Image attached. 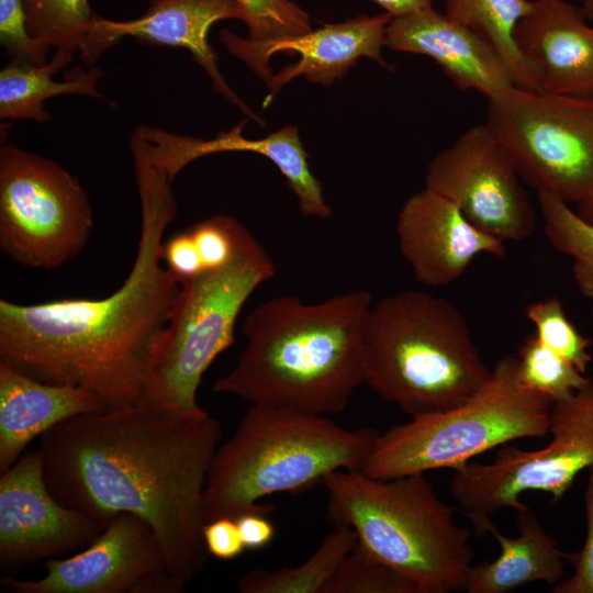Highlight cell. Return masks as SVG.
<instances>
[{
  "instance_id": "b9f144b4",
  "label": "cell",
  "mask_w": 593,
  "mask_h": 593,
  "mask_svg": "<svg viewBox=\"0 0 593 593\" xmlns=\"http://www.w3.org/2000/svg\"><path fill=\"white\" fill-rule=\"evenodd\" d=\"M591 316H592V323H593V306H592V314H591Z\"/></svg>"
},
{
  "instance_id": "60d3db41",
  "label": "cell",
  "mask_w": 593,
  "mask_h": 593,
  "mask_svg": "<svg viewBox=\"0 0 593 593\" xmlns=\"http://www.w3.org/2000/svg\"><path fill=\"white\" fill-rule=\"evenodd\" d=\"M581 1L583 3V5H582L583 8L593 4V0H581Z\"/></svg>"
},
{
  "instance_id": "2e32d148",
  "label": "cell",
  "mask_w": 593,
  "mask_h": 593,
  "mask_svg": "<svg viewBox=\"0 0 593 593\" xmlns=\"http://www.w3.org/2000/svg\"><path fill=\"white\" fill-rule=\"evenodd\" d=\"M246 120L212 139L179 135L160 128L138 126L131 142L138 145L149 160L170 180L190 163L203 156L224 152H250L273 163L298 199L305 216L327 219L332 209L325 202L322 183L312 174L307 153L299 128L288 125L265 138L249 139L243 135Z\"/></svg>"
},
{
  "instance_id": "836d02e7",
  "label": "cell",
  "mask_w": 593,
  "mask_h": 593,
  "mask_svg": "<svg viewBox=\"0 0 593 593\" xmlns=\"http://www.w3.org/2000/svg\"><path fill=\"white\" fill-rule=\"evenodd\" d=\"M586 536L583 548L568 555L573 574L553 586V593H593V465L589 468L585 490Z\"/></svg>"
},
{
  "instance_id": "9c48e42d",
  "label": "cell",
  "mask_w": 593,
  "mask_h": 593,
  "mask_svg": "<svg viewBox=\"0 0 593 593\" xmlns=\"http://www.w3.org/2000/svg\"><path fill=\"white\" fill-rule=\"evenodd\" d=\"M485 125L522 180L568 203L593 188V98L512 87L488 99Z\"/></svg>"
},
{
  "instance_id": "7c38bea8",
  "label": "cell",
  "mask_w": 593,
  "mask_h": 593,
  "mask_svg": "<svg viewBox=\"0 0 593 593\" xmlns=\"http://www.w3.org/2000/svg\"><path fill=\"white\" fill-rule=\"evenodd\" d=\"M521 179L511 155L484 123L469 127L432 159L425 188L451 201L482 232L504 243L521 242L536 227Z\"/></svg>"
},
{
  "instance_id": "1f68e13d",
  "label": "cell",
  "mask_w": 593,
  "mask_h": 593,
  "mask_svg": "<svg viewBox=\"0 0 593 593\" xmlns=\"http://www.w3.org/2000/svg\"><path fill=\"white\" fill-rule=\"evenodd\" d=\"M204 272L230 266L261 245L237 220L214 215L188 228Z\"/></svg>"
},
{
  "instance_id": "52a82bcc",
  "label": "cell",
  "mask_w": 593,
  "mask_h": 593,
  "mask_svg": "<svg viewBox=\"0 0 593 593\" xmlns=\"http://www.w3.org/2000/svg\"><path fill=\"white\" fill-rule=\"evenodd\" d=\"M552 404L521 382L516 356H506L497 360L489 381L463 403L411 417L379 434L360 471L376 479H392L457 469L511 440L547 435Z\"/></svg>"
},
{
  "instance_id": "8fae6325",
  "label": "cell",
  "mask_w": 593,
  "mask_h": 593,
  "mask_svg": "<svg viewBox=\"0 0 593 593\" xmlns=\"http://www.w3.org/2000/svg\"><path fill=\"white\" fill-rule=\"evenodd\" d=\"M549 433L551 441L542 449L503 446L491 463L468 461L454 469L450 492L475 535L488 534L490 516L500 508H527L523 492L541 491L559 501L593 465V382L552 404Z\"/></svg>"
},
{
  "instance_id": "e0dca14e",
  "label": "cell",
  "mask_w": 593,
  "mask_h": 593,
  "mask_svg": "<svg viewBox=\"0 0 593 593\" xmlns=\"http://www.w3.org/2000/svg\"><path fill=\"white\" fill-rule=\"evenodd\" d=\"M402 256L416 280L441 287L459 279L480 254L505 255V243L470 223L447 198L425 188L410 197L398 216Z\"/></svg>"
},
{
  "instance_id": "cb8c5ba5",
  "label": "cell",
  "mask_w": 593,
  "mask_h": 593,
  "mask_svg": "<svg viewBox=\"0 0 593 593\" xmlns=\"http://www.w3.org/2000/svg\"><path fill=\"white\" fill-rule=\"evenodd\" d=\"M532 9L533 0H446L445 14L494 49L515 87L539 90L536 74L515 42L517 24Z\"/></svg>"
},
{
  "instance_id": "f35d334b",
  "label": "cell",
  "mask_w": 593,
  "mask_h": 593,
  "mask_svg": "<svg viewBox=\"0 0 593 593\" xmlns=\"http://www.w3.org/2000/svg\"><path fill=\"white\" fill-rule=\"evenodd\" d=\"M575 211L581 217L593 224V188L582 201L577 203Z\"/></svg>"
},
{
  "instance_id": "d6a6232c",
  "label": "cell",
  "mask_w": 593,
  "mask_h": 593,
  "mask_svg": "<svg viewBox=\"0 0 593 593\" xmlns=\"http://www.w3.org/2000/svg\"><path fill=\"white\" fill-rule=\"evenodd\" d=\"M0 43L12 59L38 65L47 63L48 48L27 32L22 0H0Z\"/></svg>"
},
{
  "instance_id": "7402d4cb",
  "label": "cell",
  "mask_w": 593,
  "mask_h": 593,
  "mask_svg": "<svg viewBox=\"0 0 593 593\" xmlns=\"http://www.w3.org/2000/svg\"><path fill=\"white\" fill-rule=\"evenodd\" d=\"M516 513V538L506 537L493 523L489 525L486 532L497 540L501 552L491 562L471 566L466 592L505 593L535 581L555 586L562 580L569 553L558 547L529 507Z\"/></svg>"
},
{
  "instance_id": "8d00e7d4",
  "label": "cell",
  "mask_w": 593,
  "mask_h": 593,
  "mask_svg": "<svg viewBox=\"0 0 593 593\" xmlns=\"http://www.w3.org/2000/svg\"><path fill=\"white\" fill-rule=\"evenodd\" d=\"M266 512L250 511L236 517L246 549H260L272 541L276 527Z\"/></svg>"
},
{
  "instance_id": "44dd1931",
  "label": "cell",
  "mask_w": 593,
  "mask_h": 593,
  "mask_svg": "<svg viewBox=\"0 0 593 593\" xmlns=\"http://www.w3.org/2000/svg\"><path fill=\"white\" fill-rule=\"evenodd\" d=\"M391 20L387 12L373 16L360 15L345 22L325 24L269 47L265 54L268 65L271 56L280 52L290 56L298 54L299 60L272 75L267 82L269 92L264 108L269 105L282 86L299 76L313 83L329 86L343 78L361 57H369L380 66L392 69L381 55Z\"/></svg>"
},
{
  "instance_id": "5bb4252c",
  "label": "cell",
  "mask_w": 593,
  "mask_h": 593,
  "mask_svg": "<svg viewBox=\"0 0 593 593\" xmlns=\"http://www.w3.org/2000/svg\"><path fill=\"white\" fill-rule=\"evenodd\" d=\"M108 524L56 500L40 449L26 450L0 477V566L4 575L89 546Z\"/></svg>"
},
{
  "instance_id": "ffe728a7",
  "label": "cell",
  "mask_w": 593,
  "mask_h": 593,
  "mask_svg": "<svg viewBox=\"0 0 593 593\" xmlns=\"http://www.w3.org/2000/svg\"><path fill=\"white\" fill-rule=\"evenodd\" d=\"M105 410L90 390L37 380L0 359V471L37 436L69 418Z\"/></svg>"
},
{
  "instance_id": "4fadbf2b",
  "label": "cell",
  "mask_w": 593,
  "mask_h": 593,
  "mask_svg": "<svg viewBox=\"0 0 593 593\" xmlns=\"http://www.w3.org/2000/svg\"><path fill=\"white\" fill-rule=\"evenodd\" d=\"M37 580L1 578L14 593H182L158 537L143 518L121 513L86 548L45 562Z\"/></svg>"
},
{
  "instance_id": "603a6c76",
  "label": "cell",
  "mask_w": 593,
  "mask_h": 593,
  "mask_svg": "<svg viewBox=\"0 0 593 593\" xmlns=\"http://www.w3.org/2000/svg\"><path fill=\"white\" fill-rule=\"evenodd\" d=\"M72 56L71 53L56 51L43 65L11 59L0 71V119L45 123L51 120L43 107L48 98L82 94L103 99L97 90V82L104 75L100 67H90L89 70L74 68L63 81L53 79V75L67 66Z\"/></svg>"
},
{
  "instance_id": "4dcf8cb0",
  "label": "cell",
  "mask_w": 593,
  "mask_h": 593,
  "mask_svg": "<svg viewBox=\"0 0 593 593\" xmlns=\"http://www.w3.org/2000/svg\"><path fill=\"white\" fill-rule=\"evenodd\" d=\"M526 318L535 326L538 340L569 360L581 372L592 361L591 339L584 337L568 318L561 301L549 296L530 303L525 309Z\"/></svg>"
},
{
  "instance_id": "9a60e30c",
  "label": "cell",
  "mask_w": 593,
  "mask_h": 593,
  "mask_svg": "<svg viewBox=\"0 0 593 593\" xmlns=\"http://www.w3.org/2000/svg\"><path fill=\"white\" fill-rule=\"evenodd\" d=\"M227 19L245 21L236 0H152L145 14L134 20L112 21L99 16L79 52L87 65H93L103 52L126 36L146 44L186 48L210 76L216 92L248 118L264 124L227 85L219 70L217 55L209 43L211 26Z\"/></svg>"
},
{
  "instance_id": "f1b7e54d",
  "label": "cell",
  "mask_w": 593,
  "mask_h": 593,
  "mask_svg": "<svg viewBox=\"0 0 593 593\" xmlns=\"http://www.w3.org/2000/svg\"><path fill=\"white\" fill-rule=\"evenodd\" d=\"M516 368L524 385L552 403L567 400L592 383L569 360L542 345L535 334L519 346Z\"/></svg>"
},
{
  "instance_id": "3957f363",
  "label": "cell",
  "mask_w": 593,
  "mask_h": 593,
  "mask_svg": "<svg viewBox=\"0 0 593 593\" xmlns=\"http://www.w3.org/2000/svg\"><path fill=\"white\" fill-rule=\"evenodd\" d=\"M371 306V293L365 289L316 304L295 295L259 304L243 324L244 351L213 391L305 414L342 412L365 382Z\"/></svg>"
},
{
  "instance_id": "7a4b0ae2",
  "label": "cell",
  "mask_w": 593,
  "mask_h": 593,
  "mask_svg": "<svg viewBox=\"0 0 593 593\" xmlns=\"http://www.w3.org/2000/svg\"><path fill=\"white\" fill-rule=\"evenodd\" d=\"M131 150L142 223L123 284L101 299L0 300V359L37 380L86 388L105 410L143 400L152 350L180 291L161 259L163 236L177 213L172 180L143 149Z\"/></svg>"
},
{
  "instance_id": "277c9868",
  "label": "cell",
  "mask_w": 593,
  "mask_h": 593,
  "mask_svg": "<svg viewBox=\"0 0 593 593\" xmlns=\"http://www.w3.org/2000/svg\"><path fill=\"white\" fill-rule=\"evenodd\" d=\"M378 436L372 428H344L325 415L251 404L213 456L203 521L270 514L273 506L259 502L268 495L303 491L334 470H360Z\"/></svg>"
},
{
  "instance_id": "4316f807",
  "label": "cell",
  "mask_w": 593,
  "mask_h": 593,
  "mask_svg": "<svg viewBox=\"0 0 593 593\" xmlns=\"http://www.w3.org/2000/svg\"><path fill=\"white\" fill-rule=\"evenodd\" d=\"M536 192L548 240L572 258L575 286L582 295L593 300V224L559 197L544 190Z\"/></svg>"
},
{
  "instance_id": "5b68a950",
  "label": "cell",
  "mask_w": 593,
  "mask_h": 593,
  "mask_svg": "<svg viewBox=\"0 0 593 593\" xmlns=\"http://www.w3.org/2000/svg\"><path fill=\"white\" fill-rule=\"evenodd\" d=\"M459 310L425 291L372 305L365 331V382L417 417L452 409L491 378Z\"/></svg>"
},
{
  "instance_id": "f546056e",
  "label": "cell",
  "mask_w": 593,
  "mask_h": 593,
  "mask_svg": "<svg viewBox=\"0 0 593 593\" xmlns=\"http://www.w3.org/2000/svg\"><path fill=\"white\" fill-rule=\"evenodd\" d=\"M323 593H418V590L357 541L338 564Z\"/></svg>"
},
{
  "instance_id": "d6986e66",
  "label": "cell",
  "mask_w": 593,
  "mask_h": 593,
  "mask_svg": "<svg viewBox=\"0 0 593 593\" xmlns=\"http://www.w3.org/2000/svg\"><path fill=\"white\" fill-rule=\"evenodd\" d=\"M384 46L433 58L458 89L474 90L488 99L515 86L485 41L434 7L392 18Z\"/></svg>"
},
{
  "instance_id": "ab89813d",
  "label": "cell",
  "mask_w": 593,
  "mask_h": 593,
  "mask_svg": "<svg viewBox=\"0 0 593 593\" xmlns=\"http://www.w3.org/2000/svg\"><path fill=\"white\" fill-rule=\"evenodd\" d=\"M586 18H590L593 20V4L589 5V7H582Z\"/></svg>"
},
{
  "instance_id": "74e56055",
  "label": "cell",
  "mask_w": 593,
  "mask_h": 593,
  "mask_svg": "<svg viewBox=\"0 0 593 593\" xmlns=\"http://www.w3.org/2000/svg\"><path fill=\"white\" fill-rule=\"evenodd\" d=\"M392 18L404 16L433 7L435 0H372Z\"/></svg>"
},
{
  "instance_id": "30bf717a",
  "label": "cell",
  "mask_w": 593,
  "mask_h": 593,
  "mask_svg": "<svg viewBox=\"0 0 593 593\" xmlns=\"http://www.w3.org/2000/svg\"><path fill=\"white\" fill-rule=\"evenodd\" d=\"M93 228L78 179L58 163L15 145L0 148V247L30 268L51 270L76 257Z\"/></svg>"
},
{
  "instance_id": "8992f818",
  "label": "cell",
  "mask_w": 593,
  "mask_h": 593,
  "mask_svg": "<svg viewBox=\"0 0 593 593\" xmlns=\"http://www.w3.org/2000/svg\"><path fill=\"white\" fill-rule=\"evenodd\" d=\"M327 518L349 527L371 555L409 579L418 593L465 591L474 552L470 529L454 522L424 473L376 479L360 470L326 474Z\"/></svg>"
},
{
  "instance_id": "e575fe53",
  "label": "cell",
  "mask_w": 593,
  "mask_h": 593,
  "mask_svg": "<svg viewBox=\"0 0 593 593\" xmlns=\"http://www.w3.org/2000/svg\"><path fill=\"white\" fill-rule=\"evenodd\" d=\"M161 259L166 265L165 268L179 284L204 273L188 228L163 243Z\"/></svg>"
},
{
  "instance_id": "ba28073f",
  "label": "cell",
  "mask_w": 593,
  "mask_h": 593,
  "mask_svg": "<svg viewBox=\"0 0 593 593\" xmlns=\"http://www.w3.org/2000/svg\"><path fill=\"white\" fill-rule=\"evenodd\" d=\"M275 272L260 246L225 268L182 282L168 324L152 350L142 401L181 415L208 414L197 401L202 377L235 343L240 310Z\"/></svg>"
},
{
  "instance_id": "d4e9b609",
  "label": "cell",
  "mask_w": 593,
  "mask_h": 593,
  "mask_svg": "<svg viewBox=\"0 0 593 593\" xmlns=\"http://www.w3.org/2000/svg\"><path fill=\"white\" fill-rule=\"evenodd\" d=\"M236 1L244 11L249 37L243 38L224 29L220 41L267 83L272 71L265 60L266 52L279 42L310 32L311 16L293 0Z\"/></svg>"
},
{
  "instance_id": "d590c367",
  "label": "cell",
  "mask_w": 593,
  "mask_h": 593,
  "mask_svg": "<svg viewBox=\"0 0 593 593\" xmlns=\"http://www.w3.org/2000/svg\"><path fill=\"white\" fill-rule=\"evenodd\" d=\"M202 537L210 556L220 560H232L240 556L246 547L233 517H219L204 523Z\"/></svg>"
},
{
  "instance_id": "6da1fadb",
  "label": "cell",
  "mask_w": 593,
  "mask_h": 593,
  "mask_svg": "<svg viewBox=\"0 0 593 593\" xmlns=\"http://www.w3.org/2000/svg\"><path fill=\"white\" fill-rule=\"evenodd\" d=\"M222 429L145 401L82 414L41 436L44 477L63 505L101 522L146 521L170 574L187 586L205 568L203 492Z\"/></svg>"
},
{
  "instance_id": "484cf974",
  "label": "cell",
  "mask_w": 593,
  "mask_h": 593,
  "mask_svg": "<svg viewBox=\"0 0 593 593\" xmlns=\"http://www.w3.org/2000/svg\"><path fill=\"white\" fill-rule=\"evenodd\" d=\"M356 542L357 535L351 528L335 527L301 564L276 570L250 569L239 578L237 589L240 593H323L338 564Z\"/></svg>"
},
{
  "instance_id": "ac0fdd59",
  "label": "cell",
  "mask_w": 593,
  "mask_h": 593,
  "mask_svg": "<svg viewBox=\"0 0 593 593\" xmlns=\"http://www.w3.org/2000/svg\"><path fill=\"white\" fill-rule=\"evenodd\" d=\"M566 0H533L515 42L533 67L539 90L593 98V26Z\"/></svg>"
},
{
  "instance_id": "83f0119b",
  "label": "cell",
  "mask_w": 593,
  "mask_h": 593,
  "mask_svg": "<svg viewBox=\"0 0 593 593\" xmlns=\"http://www.w3.org/2000/svg\"><path fill=\"white\" fill-rule=\"evenodd\" d=\"M31 37L74 54L80 51L99 18L88 0H22Z\"/></svg>"
}]
</instances>
